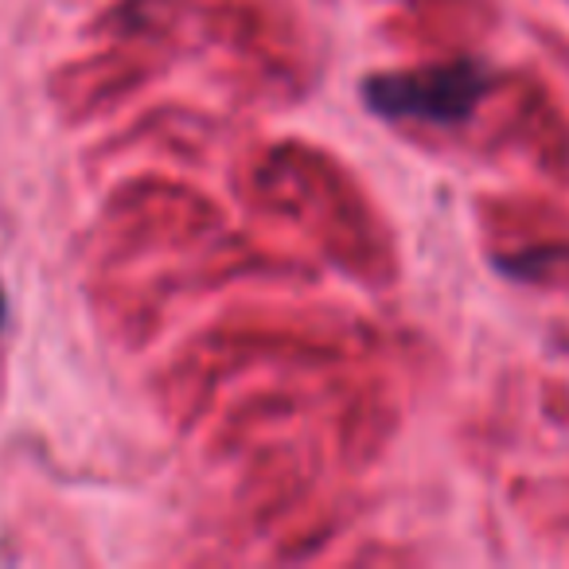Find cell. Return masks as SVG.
<instances>
[{"mask_svg": "<svg viewBox=\"0 0 569 569\" xmlns=\"http://www.w3.org/2000/svg\"><path fill=\"white\" fill-rule=\"evenodd\" d=\"M0 317H4V301H0Z\"/></svg>", "mask_w": 569, "mask_h": 569, "instance_id": "6da1fadb", "label": "cell"}]
</instances>
